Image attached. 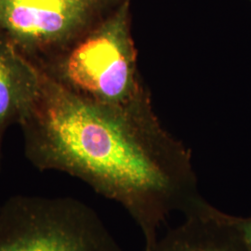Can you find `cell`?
I'll return each instance as SVG.
<instances>
[{
  "label": "cell",
  "mask_w": 251,
  "mask_h": 251,
  "mask_svg": "<svg viewBox=\"0 0 251 251\" xmlns=\"http://www.w3.org/2000/svg\"><path fill=\"white\" fill-rule=\"evenodd\" d=\"M183 216L179 226L158 236L144 251H249L240 217L223 212L202 197Z\"/></svg>",
  "instance_id": "cell-5"
},
{
  "label": "cell",
  "mask_w": 251,
  "mask_h": 251,
  "mask_svg": "<svg viewBox=\"0 0 251 251\" xmlns=\"http://www.w3.org/2000/svg\"><path fill=\"white\" fill-rule=\"evenodd\" d=\"M125 0H0V35L31 62L70 45Z\"/></svg>",
  "instance_id": "cell-4"
},
{
  "label": "cell",
  "mask_w": 251,
  "mask_h": 251,
  "mask_svg": "<svg viewBox=\"0 0 251 251\" xmlns=\"http://www.w3.org/2000/svg\"><path fill=\"white\" fill-rule=\"evenodd\" d=\"M38 68L0 35V169L3 142L9 127L19 125L36 97Z\"/></svg>",
  "instance_id": "cell-6"
},
{
  "label": "cell",
  "mask_w": 251,
  "mask_h": 251,
  "mask_svg": "<svg viewBox=\"0 0 251 251\" xmlns=\"http://www.w3.org/2000/svg\"><path fill=\"white\" fill-rule=\"evenodd\" d=\"M133 56L125 0L70 45L32 63L73 94L124 111L133 90Z\"/></svg>",
  "instance_id": "cell-2"
},
{
  "label": "cell",
  "mask_w": 251,
  "mask_h": 251,
  "mask_svg": "<svg viewBox=\"0 0 251 251\" xmlns=\"http://www.w3.org/2000/svg\"><path fill=\"white\" fill-rule=\"evenodd\" d=\"M0 251H123L80 200L15 196L0 206Z\"/></svg>",
  "instance_id": "cell-3"
},
{
  "label": "cell",
  "mask_w": 251,
  "mask_h": 251,
  "mask_svg": "<svg viewBox=\"0 0 251 251\" xmlns=\"http://www.w3.org/2000/svg\"><path fill=\"white\" fill-rule=\"evenodd\" d=\"M39 73L36 97L19 123L28 161L38 171L70 174L119 203L149 248L171 214L201 198L186 154L133 125L124 111L78 97Z\"/></svg>",
  "instance_id": "cell-1"
},
{
  "label": "cell",
  "mask_w": 251,
  "mask_h": 251,
  "mask_svg": "<svg viewBox=\"0 0 251 251\" xmlns=\"http://www.w3.org/2000/svg\"></svg>",
  "instance_id": "cell-8"
},
{
  "label": "cell",
  "mask_w": 251,
  "mask_h": 251,
  "mask_svg": "<svg viewBox=\"0 0 251 251\" xmlns=\"http://www.w3.org/2000/svg\"><path fill=\"white\" fill-rule=\"evenodd\" d=\"M239 224L244 241L246 243L249 251H251V216L248 218L240 217Z\"/></svg>",
  "instance_id": "cell-7"
}]
</instances>
